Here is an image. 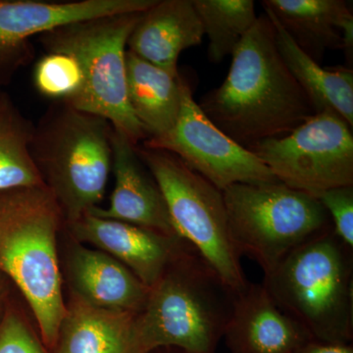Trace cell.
<instances>
[{
    "label": "cell",
    "instance_id": "4316f807",
    "mask_svg": "<svg viewBox=\"0 0 353 353\" xmlns=\"http://www.w3.org/2000/svg\"><path fill=\"white\" fill-rule=\"evenodd\" d=\"M6 285H4V283L0 279V319H1V316L3 314L2 313V305H3L4 297H6Z\"/></svg>",
    "mask_w": 353,
    "mask_h": 353
},
{
    "label": "cell",
    "instance_id": "2e32d148",
    "mask_svg": "<svg viewBox=\"0 0 353 353\" xmlns=\"http://www.w3.org/2000/svg\"><path fill=\"white\" fill-rule=\"evenodd\" d=\"M68 269L73 294L88 303L132 314L145 307L150 288L108 253L76 246Z\"/></svg>",
    "mask_w": 353,
    "mask_h": 353
},
{
    "label": "cell",
    "instance_id": "ba28073f",
    "mask_svg": "<svg viewBox=\"0 0 353 353\" xmlns=\"http://www.w3.org/2000/svg\"><path fill=\"white\" fill-rule=\"evenodd\" d=\"M141 161L154 176L166 201L176 233L238 294L246 280L230 231L223 192L173 153L136 146Z\"/></svg>",
    "mask_w": 353,
    "mask_h": 353
},
{
    "label": "cell",
    "instance_id": "8fae6325",
    "mask_svg": "<svg viewBox=\"0 0 353 353\" xmlns=\"http://www.w3.org/2000/svg\"><path fill=\"white\" fill-rule=\"evenodd\" d=\"M157 0H0V88L36 58L32 39L60 26L114 14L145 12Z\"/></svg>",
    "mask_w": 353,
    "mask_h": 353
},
{
    "label": "cell",
    "instance_id": "3957f363",
    "mask_svg": "<svg viewBox=\"0 0 353 353\" xmlns=\"http://www.w3.org/2000/svg\"><path fill=\"white\" fill-rule=\"evenodd\" d=\"M63 221L46 185L0 192V272L22 292L51 352L66 312L57 252Z\"/></svg>",
    "mask_w": 353,
    "mask_h": 353
},
{
    "label": "cell",
    "instance_id": "603a6c76",
    "mask_svg": "<svg viewBox=\"0 0 353 353\" xmlns=\"http://www.w3.org/2000/svg\"><path fill=\"white\" fill-rule=\"evenodd\" d=\"M32 83L41 97L72 105L83 92L82 67L68 53H46L34 64Z\"/></svg>",
    "mask_w": 353,
    "mask_h": 353
},
{
    "label": "cell",
    "instance_id": "7c38bea8",
    "mask_svg": "<svg viewBox=\"0 0 353 353\" xmlns=\"http://www.w3.org/2000/svg\"><path fill=\"white\" fill-rule=\"evenodd\" d=\"M136 146L124 134L113 129L112 171L115 185L110 203L108 208H95L88 213L180 238L174 229L163 194L139 158Z\"/></svg>",
    "mask_w": 353,
    "mask_h": 353
},
{
    "label": "cell",
    "instance_id": "9a60e30c",
    "mask_svg": "<svg viewBox=\"0 0 353 353\" xmlns=\"http://www.w3.org/2000/svg\"><path fill=\"white\" fill-rule=\"evenodd\" d=\"M203 37L192 0H157L132 30L127 50L178 76L181 53L201 44Z\"/></svg>",
    "mask_w": 353,
    "mask_h": 353
},
{
    "label": "cell",
    "instance_id": "d6986e66",
    "mask_svg": "<svg viewBox=\"0 0 353 353\" xmlns=\"http://www.w3.org/2000/svg\"><path fill=\"white\" fill-rule=\"evenodd\" d=\"M127 92L134 117L148 139L170 131L182 106L185 81L127 50Z\"/></svg>",
    "mask_w": 353,
    "mask_h": 353
},
{
    "label": "cell",
    "instance_id": "7402d4cb",
    "mask_svg": "<svg viewBox=\"0 0 353 353\" xmlns=\"http://www.w3.org/2000/svg\"><path fill=\"white\" fill-rule=\"evenodd\" d=\"M209 39L208 57L219 63L234 51L257 20L252 0H192Z\"/></svg>",
    "mask_w": 353,
    "mask_h": 353
},
{
    "label": "cell",
    "instance_id": "44dd1931",
    "mask_svg": "<svg viewBox=\"0 0 353 353\" xmlns=\"http://www.w3.org/2000/svg\"><path fill=\"white\" fill-rule=\"evenodd\" d=\"M34 128L10 94L0 88V192L44 185L30 150Z\"/></svg>",
    "mask_w": 353,
    "mask_h": 353
},
{
    "label": "cell",
    "instance_id": "d4e9b609",
    "mask_svg": "<svg viewBox=\"0 0 353 353\" xmlns=\"http://www.w3.org/2000/svg\"><path fill=\"white\" fill-rule=\"evenodd\" d=\"M317 199L328 212L334 234L353 250V185L325 190Z\"/></svg>",
    "mask_w": 353,
    "mask_h": 353
},
{
    "label": "cell",
    "instance_id": "30bf717a",
    "mask_svg": "<svg viewBox=\"0 0 353 353\" xmlns=\"http://www.w3.org/2000/svg\"><path fill=\"white\" fill-rule=\"evenodd\" d=\"M141 145L173 153L222 192L234 183L278 181L256 155L230 139L206 117L187 82L176 124L163 136L145 139Z\"/></svg>",
    "mask_w": 353,
    "mask_h": 353
},
{
    "label": "cell",
    "instance_id": "484cf974",
    "mask_svg": "<svg viewBox=\"0 0 353 353\" xmlns=\"http://www.w3.org/2000/svg\"><path fill=\"white\" fill-rule=\"evenodd\" d=\"M296 353H353L352 343L350 345H333L311 341L304 345Z\"/></svg>",
    "mask_w": 353,
    "mask_h": 353
},
{
    "label": "cell",
    "instance_id": "ac0fdd59",
    "mask_svg": "<svg viewBox=\"0 0 353 353\" xmlns=\"http://www.w3.org/2000/svg\"><path fill=\"white\" fill-rule=\"evenodd\" d=\"M297 46L319 63L328 50H343V29L352 19L343 0H264Z\"/></svg>",
    "mask_w": 353,
    "mask_h": 353
},
{
    "label": "cell",
    "instance_id": "7a4b0ae2",
    "mask_svg": "<svg viewBox=\"0 0 353 353\" xmlns=\"http://www.w3.org/2000/svg\"><path fill=\"white\" fill-rule=\"evenodd\" d=\"M234 297L196 248L183 241L136 316L138 352L175 347L190 353H217Z\"/></svg>",
    "mask_w": 353,
    "mask_h": 353
},
{
    "label": "cell",
    "instance_id": "5b68a950",
    "mask_svg": "<svg viewBox=\"0 0 353 353\" xmlns=\"http://www.w3.org/2000/svg\"><path fill=\"white\" fill-rule=\"evenodd\" d=\"M352 272V248L333 229L290 253L262 284L313 341L350 345Z\"/></svg>",
    "mask_w": 353,
    "mask_h": 353
},
{
    "label": "cell",
    "instance_id": "9c48e42d",
    "mask_svg": "<svg viewBox=\"0 0 353 353\" xmlns=\"http://www.w3.org/2000/svg\"><path fill=\"white\" fill-rule=\"evenodd\" d=\"M248 150L279 182L311 196L353 185L352 128L334 111L316 113L290 134Z\"/></svg>",
    "mask_w": 353,
    "mask_h": 353
},
{
    "label": "cell",
    "instance_id": "277c9868",
    "mask_svg": "<svg viewBox=\"0 0 353 353\" xmlns=\"http://www.w3.org/2000/svg\"><path fill=\"white\" fill-rule=\"evenodd\" d=\"M113 128L101 116L51 102L34 123L30 150L67 224L103 199L112 171Z\"/></svg>",
    "mask_w": 353,
    "mask_h": 353
},
{
    "label": "cell",
    "instance_id": "8992f818",
    "mask_svg": "<svg viewBox=\"0 0 353 353\" xmlns=\"http://www.w3.org/2000/svg\"><path fill=\"white\" fill-rule=\"evenodd\" d=\"M143 12L114 14L60 26L37 37L46 53H68L83 74L82 94L71 106L108 120L134 145L148 134L128 99L126 53L132 30Z\"/></svg>",
    "mask_w": 353,
    "mask_h": 353
},
{
    "label": "cell",
    "instance_id": "e0dca14e",
    "mask_svg": "<svg viewBox=\"0 0 353 353\" xmlns=\"http://www.w3.org/2000/svg\"><path fill=\"white\" fill-rule=\"evenodd\" d=\"M137 315L97 307L72 294L54 352L139 353L134 331Z\"/></svg>",
    "mask_w": 353,
    "mask_h": 353
},
{
    "label": "cell",
    "instance_id": "cb8c5ba5",
    "mask_svg": "<svg viewBox=\"0 0 353 353\" xmlns=\"http://www.w3.org/2000/svg\"><path fill=\"white\" fill-rule=\"evenodd\" d=\"M0 353H50L16 311L6 309L0 319Z\"/></svg>",
    "mask_w": 353,
    "mask_h": 353
},
{
    "label": "cell",
    "instance_id": "ffe728a7",
    "mask_svg": "<svg viewBox=\"0 0 353 353\" xmlns=\"http://www.w3.org/2000/svg\"><path fill=\"white\" fill-rule=\"evenodd\" d=\"M265 14L273 23L276 44L281 57L312 101L316 112L334 111L352 128V69L323 68L297 46L270 11L265 10Z\"/></svg>",
    "mask_w": 353,
    "mask_h": 353
},
{
    "label": "cell",
    "instance_id": "5bb4252c",
    "mask_svg": "<svg viewBox=\"0 0 353 353\" xmlns=\"http://www.w3.org/2000/svg\"><path fill=\"white\" fill-rule=\"evenodd\" d=\"M223 339L231 353H296L313 341L279 307L262 283H250L236 294Z\"/></svg>",
    "mask_w": 353,
    "mask_h": 353
},
{
    "label": "cell",
    "instance_id": "83f0119b",
    "mask_svg": "<svg viewBox=\"0 0 353 353\" xmlns=\"http://www.w3.org/2000/svg\"><path fill=\"white\" fill-rule=\"evenodd\" d=\"M174 352L173 353H190L185 352V350H179V348L173 347Z\"/></svg>",
    "mask_w": 353,
    "mask_h": 353
},
{
    "label": "cell",
    "instance_id": "4fadbf2b",
    "mask_svg": "<svg viewBox=\"0 0 353 353\" xmlns=\"http://www.w3.org/2000/svg\"><path fill=\"white\" fill-rule=\"evenodd\" d=\"M67 225L77 240L90 243L118 260L150 289L163 275L185 241L90 213Z\"/></svg>",
    "mask_w": 353,
    "mask_h": 353
},
{
    "label": "cell",
    "instance_id": "6da1fadb",
    "mask_svg": "<svg viewBox=\"0 0 353 353\" xmlns=\"http://www.w3.org/2000/svg\"><path fill=\"white\" fill-rule=\"evenodd\" d=\"M232 58L226 80L199 105L239 145L248 148L285 136L317 113L281 57L266 14L257 17Z\"/></svg>",
    "mask_w": 353,
    "mask_h": 353
},
{
    "label": "cell",
    "instance_id": "52a82bcc",
    "mask_svg": "<svg viewBox=\"0 0 353 353\" xmlns=\"http://www.w3.org/2000/svg\"><path fill=\"white\" fill-rule=\"evenodd\" d=\"M223 196L236 250L256 262L264 276L297 248L333 230L317 197L279 181L234 183Z\"/></svg>",
    "mask_w": 353,
    "mask_h": 353
}]
</instances>
